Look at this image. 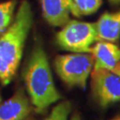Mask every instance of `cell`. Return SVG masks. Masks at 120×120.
<instances>
[{"instance_id": "obj_1", "label": "cell", "mask_w": 120, "mask_h": 120, "mask_svg": "<svg viewBox=\"0 0 120 120\" xmlns=\"http://www.w3.org/2000/svg\"><path fill=\"white\" fill-rule=\"evenodd\" d=\"M32 22L31 6L23 0L12 23L0 36V81L4 86L12 81L17 71Z\"/></svg>"}, {"instance_id": "obj_2", "label": "cell", "mask_w": 120, "mask_h": 120, "mask_svg": "<svg viewBox=\"0 0 120 120\" xmlns=\"http://www.w3.org/2000/svg\"><path fill=\"white\" fill-rule=\"evenodd\" d=\"M24 81L36 110L44 112L61 96L52 80L47 56L41 45H36L24 69Z\"/></svg>"}, {"instance_id": "obj_3", "label": "cell", "mask_w": 120, "mask_h": 120, "mask_svg": "<svg viewBox=\"0 0 120 120\" xmlns=\"http://www.w3.org/2000/svg\"><path fill=\"white\" fill-rule=\"evenodd\" d=\"M94 57L89 52H72L58 55L54 59L57 75L69 88L86 89V83L94 69Z\"/></svg>"}, {"instance_id": "obj_4", "label": "cell", "mask_w": 120, "mask_h": 120, "mask_svg": "<svg viewBox=\"0 0 120 120\" xmlns=\"http://www.w3.org/2000/svg\"><path fill=\"white\" fill-rule=\"evenodd\" d=\"M98 41L95 22L69 20L56 36V43L62 50L71 52H88Z\"/></svg>"}, {"instance_id": "obj_5", "label": "cell", "mask_w": 120, "mask_h": 120, "mask_svg": "<svg viewBox=\"0 0 120 120\" xmlns=\"http://www.w3.org/2000/svg\"><path fill=\"white\" fill-rule=\"evenodd\" d=\"M91 91L95 101L101 107L106 108L120 101V78L111 70L93 69Z\"/></svg>"}, {"instance_id": "obj_6", "label": "cell", "mask_w": 120, "mask_h": 120, "mask_svg": "<svg viewBox=\"0 0 120 120\" xmlns=\"http://www.w3.org/2000/svg\"><path fill=\"white\" fill-rule=\"evenodd\" d=\"M94 57V69H112L120 61V47L115 43L97 41L88 52Z\"/></svg>"}, {"instance_id": "obj_7", "label": "cell", "mask_w": 120, "mask_h": 120, "mask_svg": "<svg viewBox=\"0 0 120 120\" xmlns=\"http://www.w3.org/2000/svg\"><path fill=\"white\" fill-rule=\"evenodd\" d=\"M31 111L30 101L22 89L0 104V120H23Z\"/></svg>"}, {"instance_id": "obj_8", "label": "cell", "mask_w": 120, "mask_h": 120, "mask_svg": "<svg viewBox=\"0 0 120 120\" xmlns=\"http://www.w3.org/2000/svg\"><path fill=\"white\" fill-rule=\"evenodd\" d=\"M43 16L53 27H63L69 22V11L67 0H41Z\"/></svg>"}, {"instance_id": "obj_9", "label": "cell", "mask_w": 120, "mask_h": 120, "mask_svg": "<svg viewBox=\"0 0 120 120\" xmlns=\"http://www.w3.org/2000/svg\"><path fill=\"white\" fill-rule=\"evenodd\" d=\"M98 41L116 43L120 38V10L116 13H104L95 22Z\"/></svg>"}, {"instance_id": "obj_10", "label": "cell", "mask_w": 120, "mask_h": 120, "mask_svg": "<svg viewBox=\"0 0 120 120\" xmlns=\"http://www.w3.org/2000/svg\"><path fill=\"white\" fill-rule=\"evenodd\" d=\"M102 0H69V8L70 13L80 17L95 13L101 5Z\"/></svg>"}, {"instance_id": "obj_11", "label": "cell", "mask_w": 120, "mask_h": 120, "mask_svg": "<svg viewBox=\"0 0 120 120\" xmlns=\"http://www.w3.org/2000/svg\"><path fill=\"white\" fill-rule=\"evenodd\" d=\"M16 0H9L0 4V36L12 23Z\"/></svg>"}, {"instance_id": "obj_12", "label": "cell", "mask_w": 120, "mask_h": 120, "mask_svg": "<svg viewBox=\"0 0 120 120\" xmlns=\"http://www.w3.org/2000/svg\"><path fill=\"white\" fill-rule=\"evenodd\" d=\"M71 111V103L69 101H62L52 108V111L44 120H68Z\"/></svg>"}, {"instance_id": "obj_13", "label": "cell", "mask_w": 120, "mask_h": 120, "mask_svg": "<svg viewBox=\"0 0 120 120\" xmlns=\"http://www.w3.org/2000/svg\"><path fill=\"white\" fill-rule=\"evenodd\" d=\"M111 71L115 73L116 76L120 78V61L115 66V67H114V68H113V69H112Z\"/></svg>"}, {"instance_id": "obj_14", "label": "cell", "mask_w": 120, "mask_h": 120, "mask_svg": "<svg viewBox=\"0 0 120 120\" xmlns=\"http://www.w3.org/2000/svg\"><path fill=\"white\" fill-rule=\"evenodd\" d=\"M70 120H82V117L78 112H75L71 116Z\"/></svg>"}, {"instance_id": "obj_15", "label": "cell", "mask_w": 120, "mask_h": 120, "mask_svg": "<svg viewBox=\"0 0 120 120\" xmlns=\"http://www.w3.org/2000/svg\"><path fill=\"white\" fill-rule=\"evenodd\" d=\"M110 120H120V115H117V116H116L115 117L111 118Z\"/></svg>"}, {"instance_id": "obj_16", "label": "cell", "mask_w": 120, "mask_h": 120, "mask_svg": "<svg viewBox=\"0 0 120 120\" xmlns=\"http://www.w3.org/2000/svg\"><path fill=\"white\" fill-rule=\"evenodd\" d=\"M110 2H112V3H118V2H120V0H109Z\"/></svg>"}, {"instance_id": "obj_17", "label": "cell", "mask_w": 120, "mask_h": 120, "mask_svg": "<svg viewBox=\"0 0 120 120\" xmlns=\"http://www.w3.org/2000/svg\"><path fill=\"white\" fill-rule=\"evenodd\" d=\"M1 101H2V98H1V95H0V102H1Z\"/></svg>"}, {"instance_id": "obj_18", "label": "cell", "mask_w": 120, "mask_h": 120, "mask_svg": "<svg viewBox=\"0 0 120 120\" xmlns=\"http://www.w3.org/2000/svg\"><path fill=\"white\" fill-rule=\"evenodd\" d=\"M69 0H67V2H68V4H69Z\"/></svg>"}]
</instances>
